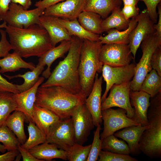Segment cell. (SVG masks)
<instances>
[{
	"instance_id": "1",
	"label": "cell",
	"mask_w": 161,
	"mask_h": 161,
	"mask_svg": "<svg viewBox=\"0 0 161 161\" xmlns=\"http://www.w3.org/2000/svg\"><path fill=\"white\" fill-rule=\"evenodd\" d=\"M5 31L14 52L21 57H40L53 47L47 32L39 24H32L25 28L7 25Z\"/></svg>"
},
{
	"instance_id": "2",
	"label": "cell",
	"mask_w": 161,
	"mask_h": 161,
	"mask_svg": "<svg viewBox=\"0 0 161 161\" xmlns=\"http://www.w3.org/2000/svg\"><path fill=\"white\" fill-rule=\"evenodd\" d=\"M72 36L71 46L66 57L60 61L41 87L59 86L71 93L82 96L78 67L83 39Z\"/></svg>"
},
{
	"instance_id": "3",
	"label": "cell",
	"mask_w": 161,
	"mask_h": 161,
	"mask_svg": "<svg viewBox=\"0 0 161 161\" xmlns=\"http://www.w3.org/2000/svg\"><path fill=\"white\" fill-rule=\"evenodd\" d=\"M85 100L59 86H40L37 90L35 104L48 109L63 119L71 117L74 110L84 103Z\"/></svg>"
},
{
	"instance_id": "4",
	"label": "cell",
	"mask_w": 161,
	"mask_h": 161,
	"mask_svg": "<svg viewBox=\"0 0 161 161\" xmlns=\"http://www.w3.org/2000/svg\"><path fill=\"white\" fill-rule=\"evenodd\" d=\"M102 44L99 41L83 39L78 73L81 94L85 99L92 89L96 73L102 72L103 65L100 61L99 55Z\"/></svg>"
},
{
	"instance_id": "5",
	"label": "cell",
	"mask_w": 161,
	"mask_h": 161,
	"mask_svg": "<svg viewBox=\"0 0 161 161\" xmlns=\"http://www.w3.org/2000/svg\"><path fill=\"white\" fill-rule=\"evenodd\" d=\"M151 98L147 113L149 126L143 133L139 145L141 152L156 158L161 157V92Z\"/></svg>"
},
{
	"instance_id": "6",
	"label": "cell",
	"mask_w": 161,
	"mask_h": 161,
	"mask_svg": "<svg viewBox=\"0 0 161 161\" xmlns=\"http://www.w3.org/2000/svg\"><path fill=\"white\" fill-rule=\"evenodd\" d=\"M140 45L143 54L139 62L136 64L134 75L131 81L130 89L132 91L140 90L145 76L152 69L151 63V56L155 49L161 45V39L155 32L147 36Z\"/></svg>"
},
{
	"instance_id": "7",
	"label": "cell",
	"mask_w": 161,
	"mask_h": 161,
	"mask_svg": "<svg viewBox=\"0 0 161 161\" xmlns=\"http://www.w3.org/2000/svg\"><path fill=\"white\" fill-rule=\"evenodd\" d=\"M44 10L38 7L26 10L19 4L11 2L6 14L0 16V21L3 20L11 27L25 28L32 24H39V19Z\"/></svg>"
},
{
	"instance_id": "8",
	"label": "cell",
	"mask_w": 161,
	"mask_h": 161,
	"mask_svg": "<svg viewBox=\"0 0 161 161\" xmlns=\"http://www.w3.org/2000/svg\"><path fill=\"white\" fill-rule=\"evenodd\" d=\"M101 114L104 125L103 131L100 135L101 140L120 129L140 125L128 117L126 110L120 108L117 109L109 108L102 110Z\"/></svg>"
},
{
	"instance_id": "9",
	"label": "cell",
	"mask_w": 161,
	"mask_h": 161,
	"mask_svg": "<svg viewBox=\"0 0 161 161\" xmlns=\"http://www.w3.org/2000/svg\"><path fill=\"white\" fill-rule=\"evenodd\" d=\"M99 55L103 65L114 67L126 66L134 59L129 44H105L102 46Z\"/></svg>"
},
{
	"instance_id": "10",
	"label": "cell",
	"mask_w": 161,
	"mask_h": 161,
	"mask_svg": "<svg viewBox=\"0 0 161 161\" xmlns=\"http://www.w3.org/2000/svg\"><path fill=\"white\" fill-rule=\"evenodd\" d=\"M131 81L112 86L109 95L102 103V110L118 107L125 110L128 117L132 119L134 114V110L131 106L130 100Z\"/></svg>"
},
{
	"instance_id": "11",
	"label": "cell",
	"mask_w": 161,
	"mask_h": 161,
	"mask_svg": "<svg viewBox=\"0 0 161 161\" xmlns=\"http://www.w3.org/2000/svg\"><path fill=\"white\" fill-rule=\"evenodd\" d=\"M136 64H130L126 66L114 67L103 64L102 76L106 83L105 91L101 97L102 103L106 97L112 87L128 82L132 80L135 73Z\"/></svg>"
},
{
	"instance_id": "12",
	"label": "cell",
	"mask_w": 161,
	"mask_h": 161,
	"mask_svg": "<svg viewBox=\"0 0 161 161\" xmlns=\"http://www.w3.org/2000/svg\"><path fill=\"white\" fill-rule=\"evenodd\" d=\"M46 140L67 151L76 143L71 118L61 119L47 136Z\"/></svg>"
},
{
	"instance_id": "13",
	"label": "cell",
	"mask_w": 161,
	"mask_h": 161,
	"mask_svg": "<svg viewBox=\"0 0 161 161\" xmlns=\"http://www.w3.org/2000/svg\"><path fill=\"white\" fill-rule=\"evenodd\" d=\"M71 117L76 143L83 145L95 126L91 114L84 103L74 110Z\"/></svg>"
},
{
	"instance_id": "14",
	"label": "cell",
	"mask_w": 161,
	"mask_h": 161,
	"mask_svg": "<svg viewBox=\"0 0 161 161\" xmlns=\"http://www.w3.org/2000/svg\"><path fill=\"white\" fill-rule=\"evenodd\" d=\"M137 17V24L129 36V45L134 60L143 41L148 36L155 32L154 24L150 19L146 9L142 11Z\"/></svg>"
},
{
	"instance_id": "15",
	"label": "cell",
	"mask_w": 161,
	"mask_h": 161,
	"mask_svg": "<svg viewBox=\"0 0 161 161\" xmlns=\"http://www.w3.org/2000/svg\"><path fill=\"white\" fill-rule=\"evenodd\" d=\"M85 0H66L45 9L43 15L73 20L83 10Z\"/></svg>"
},
{
	"instance_id": "16",
	"label": "cell",
	"mask_w": 161,
	"mask_h": 161,
	"mask_svg": "<svg viewBox=\"0 0 161 161\" xmlns=\"http://www.w3.org/2000/svg\"><path fill=\"white\" fill-rule=\"evenodd\" d=\"M44 78L43 76L39 77L37 81L30 88L21 92L13 94V97L17 105L16 110L23 113L29 122H33L32 111L37 90Z\"/></svg>"
},
{
	"instance_id": "17",
	"label": "cell",
	"mask_w": 161,
	"mask_h": 161,
	"mask_svg": "<svg viewBox=\"0 0 161 161\" xmlns=\"http://www.w3.org/2000/svg\"><path fill=\"white\" fill-rule=\"evenodd\" d=\"M102 76L96 73L92 89L85 100V104L92 116L95 126L100 125L103 121L101 105Z\"/></svg>"
},
{
	"instance_id": "18",
	"label": "cell",
	"mask_w": 161,
	"mask_h": 161,
	"mask_svg": "<svg viewBox=\"0 0 161 161\" xmlns=\"http://www.w3.org/2000/svg\"><path fill=\"white\" fill-rule=\"evenodd\" d=\"M39 23L47 32L53 47L63 41L72 40V36L58 22L56 17L42 15L39 17Z\"/></svg>"
},
{
	"instance_id": "19",
	"label": "cell",
	"mask_w": 161,
	"mask_h": 161,
	"mask_svg": "<svg viewBox=\"0 0 161 161\" xmlns=\"http://www.w3.org/2000/svg\"><path fill=\"white\" fill-rule=\"evenodd\" d=\"M130 97L134 110L132 119L143 126L148 125L147 113L150 104V95L141 90H131Z\"/></svg>"
},
{
	"instance_id": "20",
	"label": "cell",
	"mask_w": 161,
	"mask_h": 161,
	"mask_svg": "<svg viewBox=\"0 0 161 161\" xmlns=\"http://www.w3.org/2000/svg\"><path fill=\"white\" fill-rule=\"evenodd\" d=\"M32 115L33 122L46 136L61 119L51 111L35 104L33 106Z\"/></svg>"
},
{
	"instance_id": "21",
	"label": "cell",
	"mask_w": 161,
	"mask_h": 161,
	"mask_svg": "<svg viewBox=\"0 0 161 161\" xmlns=\"http://www.w3.org/2000/svg\"><path fill=\"white\" fill-rule=\"evenodd\" d=\"M149 126L141 125L128 127L115 132L114 135L126 141L129 148L130 154L137 155L141 152L139 147V141L144 131Z\"/></svg>"
},
{
	"instance_id": "22",
	"label": "cell",
	"mask_w": 161,
	"mask_h": 161,
	"mask_svg": "<svg viewBox=\"0 0 161 161\" xmlns=\"http://www.w3.org/2000/svg\"><path fill=\"white\" fill-rule=\"evenodd\" d=\"M58 148L55 144L46 141L28 151L35 157L42 161H51L55 158L67 160V152Z\"/></svg>"
},
{
	"instance_id": "23",
	"label": "cell",
	"mask_w": 161,
	"mask_h": 161,
	"mask_svg": "<svg viewBox=\"0 0 161 161\" xmlns=\"http://www.w3.org/2000/svg\"><path fill=\"white\" fill-rule=\"evenodd\" d=\"M71 44V41H63L58 46L52 47L39 57L38 63L47 66L42 72V76L45 78L49 77L51 73L50 67L52 63L58 58L63 57L68 52Z\"/></svg>"
},
{
	"instance_id": "24",
	"label": "cell",
	"mask_w": 161,
	"mask_h": 161,
	"mask_svg": "<svg viewBox=\"0 0 161 161\" xmlns=\"http://www.w3.org/2000/svg\"><path fill=\"white\" fill-rule=\"evenodd\" d=\"M121 4V0H85L83 11L96 13L105 19Z\"/></svg>"
},
{
	"instance_id": "25",
	"label": "cell",
	"mask_w": 161,
	"mask_h": 161,
	"mask_svg": "<svg viewBox=\"0 0 161 161\" xmlns=\"http://www.w3.org/2000/svg\"><path fill=\"white\" fill-rule=\"evenodd\" d=\"M137 23V16L131 18L129 26L126 30L122 31L116 29L110 30L106 32V35L100 36L99 40L102 44H129V34Z\"/></svg>"
},
{
	"instance_id": "26",
	"label": "cell",
	"mask_w": 161,
	"mask_h": 161,
	"mask_svg": "<svg viewBox=\"0 0 161 161\" xmlns=\"http://www.w3.org/2000/svg\"><path fill=\"white\" fill-rule=\"evenodd\" d=\"M17 53L14 52L9 53L2 59H0V73L14 72L21 68L33 70L35 66L31 62H27L23 60Z\"/></svg>"
},
{
	"instance_id": "27",
	"label": "cell",
	"mask_w": 161,
	"mask_h": 161,
	"mask_svg": "<svg viewBox=\"0 0 161 161\" xmlns=\"http://www.w3.org/2000/svg\"><path fill=\"white\" fill-rule=\"evenodd\" d=\"M26 120V117L23 113L15 110L9 115L4 125L15 134L21 145L24 143L27 139L24 128V123Z\"/></svg>"
},
{
	"instance_id": "28",
	"label": "cell",
	"mask_w": 161,
	"mask_h": 161,
	"mask_svg": "<svg viewBox=\"0 0 161 161\" xmlns=\"http://www.w3.org/2000/svg\"><path fill=\"white\" fill-rule=\"evenodd\" d=\"M56 17L58 22L66 29L71 36H75L82 39L99 41L100 35L86 30L80 25L77 18L69 20Z\"/></svg>"
},
{
	"instance_id": "29",
	"label": "cell",
	"mask_w": 161,
	"mask_h": 161,
	"mask_svg": "<svg viewBox=\"0 0 161 161\" xmlns=\"http://www.w3.org/2000/svg\"><path fill=\"white\" fill-rule=\"evenodd\" d=\"M80 25L86 30L99 35L103 33L101 25L103 20L99 14L92 12H81L77 18Z\"/></svg>"
},
{
	"instance_id": "30",
	"label": "cell",
	"mask_w": 161,
	"mask_h": 161,
	"mask_svg": "<svg viewBox=\"0 0 161 161\" xmlns=\"http://www.w3.org/2000/svg\"><path fill=\"white\" fill-rule=\"evenodd\" d=\"M109 16L102 20L101 27L103 32L112 29L122 31L128 28L130 20L125 18L120 8L113 10Z\"/></svg>"
},
{
	"instance_id": "31",
	"label": "cell",
	"mask_w": 161,
	"mask_h": 161,
	"mask_svg": "<svg viewBox=\"0 0 161 161\" xmlns=\"http://www.w3.org/2000/svg\"><path fill=\"white\" fill-rule=\"evenodd\" d=\"M45 66L38 63L35 68L31 71L27 72L23 74H18L14 76L4 75L9 79L15 78H21L24 79V82L21 85H16L17 89L21 92L25 91L33 86L37 81L39 76L44 69Z\"/></svg>"
},
{
	"instance_id": "32",
	"label": "cell",
	"mask_w": 161,
	"mask_h": 161,
	"mask_svg": "<svg viewBox=\"0 0 161 161\" xmlns=\"http://www.w3.org/2000/svg\"><path fill=\"white\" fill-rule=\"evenodd\" d=\"M140 90L148 94L151 97L161 92V76L155 70L152 69L146 75Z\"/></svg>"
},
{
	"instance_id": "33",
	"label": "cell",
	"mask_w": 161,
	"mask_h": 161,
	"mask_svg": "<svg viewBox=\"0 0 161 161\" xmlns=\"http://www.w3.org/2000/svg\"><path fill=\"white\" fill-rule=\"evenodd\" d=\"M13 94L7 92H0V126L4 125L9 115L16 110L17 105Z\"/></svg>"
},
{
	"instance_id": "34",
	"label": "cell",
	"mask_w": 161,
	"mask_h": 161,
	"mask_svg": "<svg viewBox=\"0 0 161 161\" xmlns=\"http://www.w3.org/2000/svg\"><path fill=\"white\" fill-rule=\"evenodd\" d=\"M102 149L119 154H130L128 144L123 140L118 139L113 134L107 137L102 140Z\"/></svg>"
},
{
	"instance_id": "35",
	"label": "cell",
	"mask_w": 161,
	"mask_h": 161,
	"mask_svg": "<svg viewBox=\"0 0 161 161\" xmlns=\"http://www.w3.org/2000/svg\"><path fill=\"white\" fill-rule=\"evenodd\" d=\"M29 137L21 146L29 150L35 146L47 141L46 135L36 126L34 122H29L27 126Z\"/></svg>"
},
{
	"instance_id": "36",
	"label": "cell",
	"mask_w": 161,
	"mask_h": 161,
	"mask_svg": "<svg viewBox=\"0 0 161 161\" xmlns=\"http://www.w3.org/2000/svg\"><path fill=\"white\" fill-rule=\"evenodd\" d=\"M0 143L8 151L18 150L21 145L15 134L5 125L0 126Z\"/></svg>"
},
{
	"instance_id": "37",
	"label": "cell",
	"mask_w": 161,
	"mask_h": 161,
	"mask_svg": "<svg viewBox=\"0 0 161 161\" xmlns=\"http://www.w3.org/2000/svg\"><path fill=\"white\" fill-rule=\"evenodd\" d=\"M91 144L83 146L77 143L73 145L67 151V160L69 161H86Z\"/></svg>"
},
{
	"instance_id": "38",
	"label": "cell",
	"mask_w": 161,
	"mask_h": 161,
	"mask_svg": "<svg viewBox=\"0 0 161 161\" xmlns=\"http://www.w3.org/2000/svg\"><path fill=\"white\" fill-rule=\"evenodd\" d=\"M94 133L93 142L86 161H96L98 160L100 153L102 149V140L100 138V125H98Z\"/></svg>"
},
{
	"instance_id": "39",
	"label": "cell",
	"mask_w": 161,
	"mask_h": 161,
	"mask_svg": "<svg viewBox=\"0 0 161 161\" xmlns=\"http://www.w3.org/2000/svg\"><path fill=\"white\" fill-rule=\"evenodd\" d=\"M99 161H137V160L129 154H124L101 150L99 156Z\"/></svg>"
},
{
	"instance_id": "40",
	"label": "cell",
	"mask_w": 161,
	"mask_h": 161,
	"mask_svg": "<svg viewBox=\"0 0 161 161\" xmlns=\"http://www.w3.org/2000/svg\"><path fill=\"white\" fill-rule=\"evenodd\" d=\"M143 1L147 7V10L149 16L154 24L157 22L158 14L157 8L161 0H139Z\"/></svg>"
},
{
	"instance_id": "41",
	"label": "cell",
	"mask_w": 161,
	"mask_h": 161,
	"mask_svg": "<svg viewBox=\"0 0 161 161\" xmlns=\"http://www.w3.org/2000/svg\"><path fill=\"white\" fill-rule=\"evenodd\" d=\"M151 63L152 69L161 76V45L157 47L153 52Z\"/></svg>"
},
{
	"instance_id": "42",
	"label": "cell",
	"mask_w": 161,
	"mask_h": 161,
	"mask_svg": "<svg viewBox=\"0 0 161 161\" xmlns=\"http://www.w3.org/2000/svg\"><path fill=\"white\" fill-rule=\"evenodd\" d=\"M1 39L0 41V57H4L7 55L13 47L7 40L6 32L5 30L0 29Z\"/></svg>"
},
{
	"instance_id": "43",
	"label": "cell",
	"mask_w": 161,
	"mask_h": 161,
	"mask_svg": "<svg viewBox=\"0 0 161 161\" xmlns=\"http://www.w3.org/2000/svg\"><path fill=\"white\" fill-rule=\"evenodd\" d=\"M0 92H7L14 94L19 93L16 84L8 82L0 74Z\"/></svg>"
},
{
	"instance_id": "44",
	"label": "cell",
	"mask_w": 161,
	"mask_h": 161,
	"mask_svg": "<svg viewBox=\"0 0 161 161\" xmlns=\"http://www.w3.org/2000/svg\"><path fill=\"white\" fill-rule=\"evenodd\" d=\"M140 10L137 6L124 5L121 12L127 19L137 16L139 14Z\"/></svg>"
},
{
	"instance_id": "45",
	"label": "cell",
	"mask_w": 161,
	"mask_h": 161,
	"mask_svg": "<svg viewBox=\"0 0 161 161\" xmlns=\"http://www.w3.org/2000/svg\"><path fill=\"white\" fill-rule=\"evenodd\" d=\"M18 150L22 156L23 161H43L35 157L28 150L24 148L21 145L18 146Z\"/></svg>"
},
{
	"instance_id": "46",
	"label": "cell",
	"mask_w": 161,
	"mask_h": 161,
	"mask_svg": "<svg viewBox=\"0 0 161 161\" xmlns=\"http://www.w3.org/2000/svg\"><path fill=\"white\" fill-rule=\"evenodd\" d=\"M66 0H40L36 1L34 5L37 7L44 10L53 5Z\"/></svg>"
},
{
	"instance_id": "47",
	"label": "cell",
	"mask_w": 161,
	"mask_h": 161,
	"mask_svg": "<svg viewBox=\"0 0 161 161\" xmlns=\"http://www.w3.org/2000/svg\"><path fill=\"white\" fill-rule=\"evenodd\" d=\"M18 150L8 151L3 154L0 155V161H13L19 153Z\"/></svg>"
},
{
	"instance_id": "48",
	"label": "cell",
	"mask_w": 161,
	"mask_h": 161,
	"mask_svg": "<svg viewBox=\"0 0 161 161\" xmlns=\"http://www.w3.org/2000/svg\"><path fill=\"white\" fill-rule=\"evenodd\" d=\"M158 20L154 24V28L155 30V33L157 37L161 39V4L159 3L157 5Z\"/></svg>"
},
{
	"instance_id": "49",
	"label": "cell",
	"mask_w": 161,
	"mask_h": 161,
	"mask_svg": "<svg viewBox=\"0 0 161 161\" xmlns=\"http://www.w3.org/2000/svg\"><path fill=\"white\" fill-rule=\"evenodd\" d=\"M11 0H0V16L4 15L8 11Z\"/></svg>"
},
{
	"instance_id": "50",
	"label": "cell",
	"mask_w": 161,
	"mask_h": 161,
	"mask_svg": "<svg viewBox=\"0 0 161 161\" xmlns=\"http://www.w3.org/2000/svg\"><path fill=\"white\" fill-rule=\"evenodd\" d=\"M32 0H11V2L21 6L25 10H28L32 4Z\"/></svg>"
},
{
	"instance_id": "51",
	"label": "cell",
	"mask_w": 161,
	"mask_h": 161,
	"mask_svg": "<svg viewBox=\"0 0 161 161\" xmlns=\"http://www.w3.org/2000/svg\"><path fill=\"white\" fill-rule=\"evenodd\" d=\"M123 1L124 5H130L137 6L139 0H121Z\"/></svg>"
},
{
	"instance_id": "52",
	"label": "cell",
	"mask_w": 161,
	"mask_h": 161,
	"mask_svg": "<svg viewBox=\"0 0 161 161\" xmlns=\"http://www.w3.org/2000/svg\"><path fill=\"white\" fill-rule=\"evenodd\" d=\"M6 151V150L4 145L0 143V152L3 153H4Z\"/></svg>"
},
{
	"instance_id": "53",
	"label": "cell",
	"mask_w": 161,
	"mask_h": 161,
	"mask_svg": "<svg viewBox=\"0 0 161 161\" xmlns=\"http://www.w3.org/2000/svg\"><path fill=\"white\" fill-rule=\"evenodd\" d=\"M7 23L5 21H4L2 24L0 25V29L2 28H5L7 26Z\"/></svg>"
}]
</instances>
